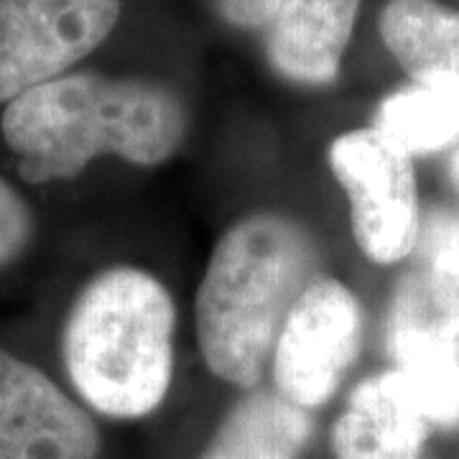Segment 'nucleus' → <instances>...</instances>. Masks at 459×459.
<instances>
[{
    "label": "nucleus",
    "instance_id": "nucleus-1",
    "mask_svg": "<svg viewBox=\"0 0 459 459\" xmlns=\"http://www.w3.org/2000/svg\"><path fill=\"white\" fill-rule=\"evenodd\" d=\"M186 128V108L166 84L98 72L39 84L11 100L0 117L26 184L74 179L102 156L146 169L164 164Z\"/></svg>",
    "mask_w": 459,
    "mask_h": 459
},
{
    "label": "nucleus",
    "instance_id": "nucleus-2",
    "mask_svg": "<svg viewBox=\"0 0 459 459\" xmlns=\"http://www.w3.org/2000/svg\"><path fill=\"white\" fill-rule=\"evenodd\" d=\"M314 265V238L286 214L253 212L228 228L197 291L199 350L212 376L255 388Z\"/></svg>",
    "mask_w": 459,
    "mask_h": 459
},
{
    "label": "nucleus",
    "instance_id": "nucleus-3",
    "mask_svg": "<svg viewBox=\"0 0 459 459\" xmlns=\"http://www.w3.org/2000/svg\"><path fill=\"white\" fill-rule=\"evenodd\" d=\"M174 334L177 307L164 283L143 268L113 265L84 286L66 314V376L100 416H151L171 388Z\"/></svg>",
    "mask_w": 459,
    "mask_h": 459
},
{
    "label": "nucleus",
    "instance_id": "nucleus-4",
    "mask_svg": "<svg viewBox=\"0 0 459 459\" xmlns=\"http://www.w3.org/2000/svg\"><path fill=\"white\" fill-rule=\"evenodd\" d=\"M385 347L429 424L459 429V255L427 258L398 281Z\"/></svg>",
    "mask_w": 459,
    "mask_h": 459
},
{
    "label": "nucleus",
    "instance_id": "nucleus-5",
    "mask_svg": "<svg viewBox=\"0 0 459 459\" xmlns=\"http://www.w3.org/2000/svg\"><path fill=\"white\" fill-rule=\"evenodd\" d=\"M329 169L347 195L352 235L362 253L380 265L411 255L421 212L409 156L376 128H360L332 141Z\"/></svg>",
    "mask_w": 459,
    "mask_h": 459
},
{
    "label": "nucleus",
    "instance_id": "nucleus-6",
    "mask_svg": "<svg viewBox=\"0 0 459 459\" xmlns=\"http://www.w3.org/2000/svg\"><path fill=\"white\" fill-rule=\"evenodd\" d=\"M362 309L337 279H314L281 325L271 352L273 385L299 409L316 411L337 394L360 352Z\"/></svg>",
    "mask_w": 459,
    "mask_h": 459
},
{
    "label": "nucleus",
    "instance_id": "nucleus-7",
    "mask_svg": "<svg viewBox=\"0 0 459 459\" xmlns=\"http://www.w3.org/2000/svg\"><path fill=\"white\" fill-rule=\"evenodd\" d=\"M117 18L120 0H0V102L62 77Z\"/></svg>",
    "mask_w": 459,
    "mask_h": 459
},
{
    "label": "nucleus",
    "instance_id": "nucleus-8",
    "mask_svg": "<svg viewBox=\"0 0 459 459\" xmlns=\"http://www.w3.org/2000/svg\"><path fill=\"white\" fill-rule=\"evenodd\" d=\"M95 419L36 365L0 350V459H98Z\"/></svg>",
    "mask_w": 459,
    "mask_h": 459
},
{
    "label": "nucleus",
    "instance_id": "nucleus-9",
    "mask_svg": "<svg viewBox=\"0 0 459 459\" xmlns=\"http://www.w3.org/2000/svg\"><path fill=\"white\" fill-rule=\"evenodd\" d=\"M429 429L406 380L388 370L350 394L332 427V449L337 459H424Z\"/></svg>",
    "mask_w": 459,
    "mask_h": 459
},
{
    "label": "nucleus",
    "instance_id": "nucleus-10",
    "mask_svg": "<svg viewBox=\"0 0 459 459\" xmlns=\"http://www.w3.org/2000/svg\"><path fill=\"white\" fill-rule=\"evenodd\" d=\"M360 0H281L265 54L283 80L322 87L337 80Z\"/></svg>",
    "mask_w": 459,
    "mask_h": 459
},
{
    "label": "nucleus",
    "instance_id": "nucleus-11",
    "mask_svg": "<svg viewBox=\"0 0 459 459\" xmlns=\"http://www.w3.org/2000/svg\"><path fill=\"white\" fill-rule=\"evenodd\" d=\"M380 36L411 80L459 100V13L434 0H388Z\"/></svg>",
    "mask_w": 459,
    "mask_h": 459
},
{
    "label": "nucleus",
    "instance_id": "nucleus-12",
    "mask_svg": "<svg viewBox=\"0 0 459 459\" xmlns=\"http://www.w3.org/2000/svg\"><path fill=\"white\" fill-rule=\"evenodd\" d=\"M312 413L279 391H247L214 429L199 459H301L312 442Z\"/></svg>",
    "mask_w": 459,
    "mask_h": 459
},
{
    "label": "nucleus",
    "instance_id": "nucleus-13",
    "mask_svg": "<svg viewBox=\"0 0 459 459\" xmlns=\"http://www.w3.org/2000/svg\"><path fill=\"white\" fill-rule=\"evenodd\" d=\"M373 128L409 159L429 156L459 138V100L413 84L380 102Z\"/></svg>",
    "mask_w": 459,
    "mask_h": 459
},
{
    "label": "nucleus",
    "instance_id": "nucleus-14",
    "mask_svg": "<svg viewBox=\"0 0 459 459\" xmlns=\"http://www.w3.org/2000/svg\"><path fill=\"white\" fill-rule=\"evenodd\" d=\"M36 217L16 186L0 177V271H5L31 247Z\"/></svg>",
    "mask_w": 459,
    "mask_h": 459
},
{
    "label": "nucleus",
    "instance_id": "nucleus-15",
    "mask_svg": "<svg viewBox=\"0 0 459 459\" xmlns=\"http://www.w3.org/2000/svg\"><path fill=\"white\" fill-rule=\"evenodd\" d=\"M416 250L421 261L459 255V210H429L419 225Z\"/></svg>",
    "mask_w": 459,
    "mask_h": 459
},
{
    "label": "nucleus",
    "instance_id": "nucleus-16",
    "mask_svg": "<svg viewBox=\"0 0 459 459\" xmlns=\"http://www.w3.org/2000/svg\"><path fill=\"white\" fill-rule=\"evenodd\" d=\"M222 18L235 29H268L281 8V0H217Z\"/></svg>",
    "mask_w": 459,
    "mask_h": 459
},
{
    "label": "nucleus",
    "instance_id": "nucleus-17",
    "mask_svg": "<svg viewBox=\"0 0 459 459\" xmlns=\"http://www.w3.org/2000/svg\"><path fill=\"white\" fill-rule=\"evenodd\" d=\"M449 174H452V181L459 186V148L455 151V156H452V161H449Z\"/></svg>",
    "mask_w": 459,
    "mask_h": 459
}]
</instances>
